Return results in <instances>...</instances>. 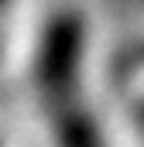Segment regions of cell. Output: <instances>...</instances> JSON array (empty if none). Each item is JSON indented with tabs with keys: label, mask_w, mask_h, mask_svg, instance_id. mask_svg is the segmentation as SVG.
<instances>
[{
	"label": "cell",
	"mask_w": 144,
	"mask_h": 147,
	"mask_svg": "<svg viewBox=\"0 0 144 147\" xmlns=\"http://www.w3.org/2000/svg\"><path fill=\"white\" fill-rule=\"evenodd\" d=\"M35 89H38V103L45 110V120L52 127L55 147H110L93 106L86 103L82 79L45 82Z\"/></svg>",
	"instance_id": "1"
},
{
	"label": "cell",
	"mask_w": 144,
	"mask_h": 147,
	"mask_svg": "<svg viewBox=\"0 0 144 147\" xmlns=\"http://www.w3.org/2000/svg\"><path fill=\"white\" fill-rule=\"evenodd\" d=\"M130 62H134V65H144V45L134 51V55H130Z\"/></svg>",
	"instance_id": "2"
},
{
	"label": "cell",
	"mask_w": 144,
	"mask_h": 147,
	"mask_svg": "<svg viewBox=\"0 0 144 147\" xmlns=\"http://www.w3.org/2000/svg\"><path fill=\"white\" fill-rule=\"evenodd\" d=\"M7 7H10V0H0V21H3V14H7Z\"/></svg>",
	"instance_id": "3"
}]
</instances>
